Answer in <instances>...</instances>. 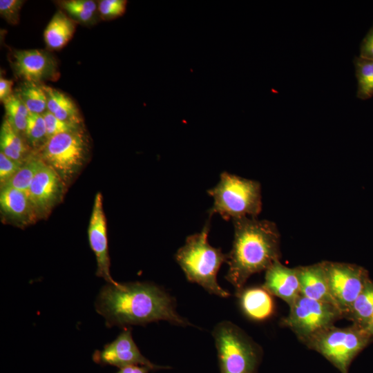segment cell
Masks as SVG:
<instances>
[{"label": "cell", "mask_w": 373, "mask_h": 373, "mask_svg": "<svg viewBox=\"0 0 373 373\" xmlns=\"http://www.w3.org/2000/svg\"><path fill=\"white\" fill-rule=\"evenodd\" d=\"M95 309L108 327L124 328L159 321L179 326L191 325L177 312L175 299L151 283H107L97 297Z\"/></svg>", "instance_id": "1"}, {"label": "cell", "mask_w": 373, "mask_h": 373, "mask_svg": "<svg viewBox=\"0 0 373 373\" xmlns=\"http://www.w3.org/2000/svg\"><path fill=\"white\" fill-rule=\"evenodd\" d=\"M233 224L234 238L227 254L225 279L237 293L251 276L280 260V235L276 224L268 220L243 217L233 220Z\"/></svg>", "instance_id": "2"}, {"label": "cell", "mask_w": 373, "mask_h": 373, "mask_svg": "<svg viewBox=\"0 0 373 373\" xmlns=\"http://www.w3.org/2000/svg\"><path fill=\"white\" fill-rule=\"evenodd\" d=\"M210 219L200 232L189 236L185 244L177 251L175 258L183 270L187 280L197 283L207 292L222 298L231 294L220 287L217 274L227 254L220 248L211 246L208 241Z\"/></svg>", "instance_id": "3"}, {"label": "cell", "mask_w": 373, "mask_h": 373, "mask_svg": "<svg viewBox=\"0 0 373 373\" xmlns=\"http://www.w3.org/2000/svg\"><path fill=\"white\" fill-rule=\"evenodd\" d=\"M207 193L213 199L209 219L216 213L225 220L257 218L262 210L261 186L256 180L224 171L218 183Z\"/></svg>", "instance_id": "4"}, {"label": "cell", "mask_w": 373, "mask_h": 373, "mask_svg": "<svg viewBox=\"0 0 373 373\" xmlns=\"http://www.w3.org/2000/svg\"><path fill=\"white\" fill-rule=\"evenodd\" d=\"M212 334L220 373H257L262 350L241 328L223 321L214 327Z\"/></svg>", "instance_id": "5"}, {"label": "cell", "mask_w": 373, "mask_h": 373, "mask_svg": "<svg viewBox=\"0 0 373 373\" xmlns=\"http://www.w3.org/2000/svg\"><path fill=\"white\" fill-rule=\"evenodd\" d=\"M373 340L363 327L332 325L320 332L305 345L325 358L341 373H349L352 362Z\"/></svg>", "instance_id": "6"}, {"label": "cell", "mask_w": 373, "mask_h": 373, "mask_svg": "<svg viewBox=\"0 0 373 373\" xmlns=\"http://www.w3.org/2000/svg\"><path fill=\"white\" fill-rule=\"evenodd\" d=\"M35 153L66 184L86 162L88 153V140L79 128L49 138Z\"/></svg>", "instance_id": "7"}, {"label": "cell", "mask_w": 373, "mask_h": 373, "mask_svg": "<svg viewBox=\"0 0 373 373\" xmlns=\"http://www.w3.org/2000/svg\"><path fill=\"white\" fill-rule=\"evenodd\" d=\"M341 318V313L334 305L300 295L289 306V312L281 320V325L289 328L305 344Z\"/></svg>", "instance_id": "8"}, {"label": "cell", "mask_w": 373, "mask_h": 373, "mask_svg": "<svg viewBox=\"0 0 373 373\" xmlns=\"http://www.w3.org/2000/svg\"><path fill=\"white\" fill-rule=\"evenodd\" d=\"M328 287L344 318L352 304L370 280L368 271L351 263L323 261Z\"/></svg>", "instance_id": "9"}, {"label": "cell", "mask_w": 373, "mask_h": 373, "mask_svg": "<svg viewBox=\"0 0 373 373\" xmlns=\"http://www.w3.org/2000/svg\"><path fill=\"white\" fill-rule=\"evenodd\" d=\"M92 358L97 364L119 368L128 365L146 366L151 370L171 368L154 364L142 355L133 339L130 327H124L117 338L106 344L102 350H95Z\"/></svg>", "instance_id": "10"}, {"label": "cell", "mask_w": 373, "mask_h": 373, "mask_svg": "<svg viewBox=\"0 0 373 373\" xmlns=\"http://www.w3.org/2000/svg\"><path fill=\"white\" fill-rule=\"evenodd\" d=\"M65 185L57 173L46 164L38 172L26 192L37 218L46 217L61 200Z\"/></svg>", "instance_id": "11"}, {"label": "cell", "mask_w": 373, "mask_h": 373, "mask_svg": "<svg viewBox=\"0 0 373 373\" xmlns=\"http://www.w3.org/2000/svg\"><path fill=\"white\" fill-rule=\"evenodd\" d=\"M90 247L97 261L96 275L103 278L108 283L118 285L110 274V257L107 236L106 216L103 209V197L97 193L95 197L93 210L88 229Z\"/></svg>", "instance_id": "12"}, {"label": "cell", "mask_w": 373, "mask_h": 373, "mask_svg": "<svg viewBox=\"0 0 373 373\" xmlns=\"http://www.w3.org/2000/svg\"><path fill=\"white\" fill-rule=\"evenodd\" d=\"M13 68L25 82L40 84L57 75L55 58L47 51L39 49L17 50L13 53Z\"/></svg>", "instance_id": "13"}, {"label": "cell", "mask_w": 373, "mask_h": 373, "mask_svg": "<svg viewBox=\"0 0 373 373\" xmlns=\"http://www.w3.org/2000/svg\"><path fill=\"white\" fill-rule=\"evenodd\" d=\"M262 287L272 296L283 300L289 307L291 306L300 296L296 267L290 268L280 260L276 261L265 271Z\"/></svg>", "instance_id": "14"}, {"label": "cell", "mask_w": 373, "mask_h": 373, "mask_svg": "<svg viewBox=\"0 0 373 373\" xmlns=\"http://www.w3.org/2000/svg\"><path fill=\"white\" fill-rule=\"evenodd\" d=\"M296 269L300 295L336 307L329 293L323 261L305 266H298L296 267Z\"/></svg>", "instance_id": "15"}, {"label": "cell", "mask_w": 373, "mask_h": 373, "mask_svg": "<svg viewBox=\"0 0 373 373\" xmlns=\"http://www.w3.org/2000/svg\"><path fill=\"white\" fill-rule=\"evenodd\" d=\"M236 294L242 311L249 318L263 321L274 315L275 304L273 296L262 287H244Z\"/></svg>", "instance_id": "16"}, {"label": "cell", "mask_w": 373, "mask_h": 373, "mask_svg": "<svg viewBox=\"0 0 373 373\" xmlns=\"http://www.w3.org/2000/svg\"><path fill=\"white\" fill-rule=\"evenodd\" d=\"M0 207L5 216L19 224H28L38 219L27 193L15 188H1Z\"/></svg>", "instance_id": "17"}, {"label": "cell", "mask_w": 373, "mask_h": 373, "mask_svg": "<svg viewBox=\"0 0 373 373\" xmlns=\"http://www.w3.org/2000/svg\"><path fill=\"white\" fill-rule=\"evenodd\" d=\"M0 149L8 157L19 163H24L34 152L26 138L18 133L6 119L1 126Z\"/></svg>", "instance_id": "18"}, {"label": "cell", "mask_w": 373, "mask_h": 373, "mask_svg": "<svg viewBox=\"0 0 373 373\" xmlns=\"http://www.w3.org/2000/svg\"><path fill=\"white\" fill-rule=\"evenodd\" d=\"M75 30V21L64 12L58 10L45 29V42L51 49H60L72 38Z\"/></svg>", "instance_id": "19"}, {"label": "cell", "mask_w": 373, "mask_h": 373, "mask_svg": "<svg viewBox=\"0 0 373 373\" xmlns=\"http://www.w3.org/2000/svg\"><path fill=\"white\" fill-rule=\"evenodd\" d=\"M43 86L47 97V111L59 119L80 125L79 112L74 102L55 88Z\"/></svg>", "instance_id": "20"}, {"label": "cell", "mask_w": 373, "mask_h": 373, "mask_svg": "<svg viewBox=\"0 0 373 373\" xmlns=\"http://www.w3.org/2000/svg\"><path fill=\"white\" fill-rule=\"evenodd\" d=\"M373 315V280L366 283L352 304L344 318L365 328Z\"/></svg>", "instance_id": "21"}, {"label": "cell", "mask_w": 373, "mask_h": 373, "mask_svg": "<svg viewBox=\"0 0 373 373\" xmlns=\"http://www.w3.org/2000/svg\"><path fill=\"white\" fill-rule=\"evenodd\" d=\"M46 164L34 151L26 160L18 172L3 187H12L27 192L33 179Z\"/></svg>", "instance_id": "22"}, {"label": "cell", "mask_w": 373, "mask_h": 373, "mask_svg": "<svg viewBox=\"0 0 373 373\" xmlns=\"http://www.w3.org/2000/svg\"><path fill=\"white\" fill-rule=\"evenodd\" d=\"M16 94L30 113L42 115L47 111V97L43 85L24 82Z\"/></svg>", "instance_id": "23"}, {"label": "cell", "mask_w": 373, "mask_h": 373, "mask_svg": "<svg viewBox=\"0 0 373 373\" xmlns=\"http://www.w3.org/2000/svg\"><path fill=\"white\" fill-rule=\"evenodd\" d=\"M3 105L6 119L18 133L25 137L28 117L30 113L16 93L8 98Z\"/></svg>", "instance_id": "24"}, {"label": "cell", "mask_w": 373, "mask_h": 373, "mask_svg": "<svg viewBox=\"0 0 373 373\" xmlns=\"http://www.w3.org/2000/svg\"><path fill=\"white\" fill-rule=\"evenodd\" d=\"M355 75L357 79V97L367 99L373 96V61L363 57L354 58Z\"/></svg>", "instance_id": "25"}, {"label": "cell", "mask_w": 373, "mask_h": 373, "mask_svg": "<svg viewBox=\"0 0 373 373\" xmlns=\"http://www.w3.org/2000/svg\"><path fill=\"white\" fill-rule=\"evenodd\" d=\"M59 4L75 21L85 24L95 19L98 10L96 2L91 0L61 1Z\"/></svg>", "instance_id": "26"}, {"label": "cell", "mask_w": 373, "mask_h": 373, "mask_svg": "<svg viewBox=\"0 0 373 373\" xmlns=\"http://www.w3.org/2000/svg\"><path fill=\"white\" fill-rule=\"evenodd\" d=\"M25 138L35 152L46 143L47 141L46 128L42 115L30 113L28 117Z\"/></svg>", "instance_id": "27"}, {"label": "cell", "mask_w": 373, "mask_h": 373, "mask_svg": "<svg viewBox=\"0 0 373 373\" xmlns=\"http://www.w3.org/2000/svg\"><path fill=\"white\" fill-rule=\"evenodd\" d=\"M42 115L46 124L47 140L57 135L81 128L80 125L59 119L48 111Z\"/></svg>", "instance_id": "28"}, {"label": "cell", "mask_w": 373, "mask_h": 373, "mask_svg": "<svg viewBox=\"0 0 373 373\" xmlns=\"http://www.w3.org/2000/svg\"><path fill=\"white\" fill-rule=\"evenodd\" d=\"M126 5L124 0H102L98 3V11L104 19H114L124 14Z\"/></svg>", "instance_id": "29"}, {"label": "cell", "mask_w": 373, "mask_h": 373, "mask_svg": "<svg viewBox=\"0 0 373 373\" xmlns=\"http://www.w3.org/2000/svg\"><path fill=\"white\" fill-rule=\"evenodd\" d=\"M24 1L21 0H1L0 15L10 24L16 25L19 21V14Z\"/></svg>", "instance_id": "30"}, {"label": "cell", "mask_w": 373, "mask_h": 373, "mask_svg": "<svg viewBox=\"0 0 373 373\" xmlns=\"http://www.w3.org/2000/svg\"><path fill=\"white\" fill-rule=\"evenodd\" d=\"M24 163L11 160L0 152V184L4 185L20 169Z\"/></svg>", "instance_id": "31"}, {"label": "cell", "mask_w": 373, "mask_h": 373, "mask_svg": "<svg viewBox=\"0 0 373 373\" xmlns=\"http://www.w3.org/2000/svg\"><path fill=\"white\" fill-rule=\"evenodd\" d=\"M359 56L373 61V24L361 43Z\"/></svg>", "instance_id": "32"}, {"label": "cell", "mask_w": 373, "mask_h": 373, "mask_svg": "<svg viewBox=\"0 0 373 373\" xmlns=\"http://www.w3.org/2000/svg\"><path fill=\"white\" fill-rule=\"evenodd\" d=\"M13 82L10 79H5L1 76L0 78V100L4 102L12 93Z\"/></svg>", "instance_id": "33"}, {"label": "cell", "mask_w": 373, "mask_h": 373, "mask_svg": "<svg viewBox=\"0 0 373 373\" xmlns=\"http://www.w3.org/2000/svg\"><path fill=\"white\" fill-rule=\"evenodd\" d=\"M151 370L142 365H128L122 368L116 373H149Z\"/></svg>", "instance_id": "34"}, {"label": "cell", "mask_w": 373, "mask_h": 373, "mask_svg": "<svg viewBox=\"0 0 373 373\" xmlns=\"http://www.w3.org/2000/svg\"><path fill=\"white\" fill-rule=\"evenodd\" d=\"M365 329L369 332V334L373 337V315L368 322Z\"/></svg>", "instance_id": "35"}]
</instances>
